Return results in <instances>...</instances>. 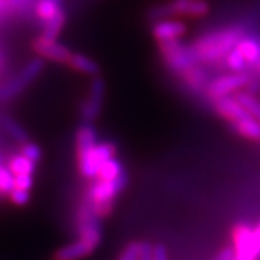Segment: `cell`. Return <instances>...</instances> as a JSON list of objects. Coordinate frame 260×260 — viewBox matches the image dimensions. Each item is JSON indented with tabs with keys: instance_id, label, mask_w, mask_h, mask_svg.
<instances>
[{
	"instance_id": "cell-28",
	"label": "cell",
	"mask_w": 260,
	"mask_h": 260,
	"mask_svg": "<svg viewBox=\"0 0 260 260\" xmlns=\"http://www.w3.org/2000/svg\"><path fill=\"white\" fill-rule=\"evenodd\" d=\"M23 156H26L30 160H34L35 164L41 162L42 160V149L38 146L37 143L34 142H26L23 145H20V150H19Z\"/></svg>"
},
{
	"instance_id": "cell-35",
	"label": "cell",
	"mask_w": 260,
	"mask_h": 260,
	"mask_svg": "<svg viewBox=\"0 0 260 260\" xmlns=\"http://www.w3.org/2000/svg\"><path fill=\"white\" fill-rule=\"evenodd\" d=\"M3 61H5V55H3L2 51H0V68H2V65H3Z\"/></svg>"
},
{
	"instance_id": "cell-11",
	"label": "cell",
	"mask_w": 260,
	"mask_h": 260,
	"mask_svg": "<svg viewBox=\"0 0 260 260\" xmlns=\"http://www.w3.org/2000/svg\"><path fill=\"white\" fill-rule=\"evenodd\" d=\"M213 107L215 113L223 117L224 120H227L230 124L236 123V121L242 120L244 117L250 116L249 113L246 112V109L243 107L240 103L237 102L236 97H223L213 102Z\"/></svg>"
},
{
	"instance_id": "cell-16",
	"label": "cell",
	"mask_w": 260,
	"mask_h": 260,
	"mask_svg": "<svg viewBox=\"0 0 260 260\" xmlns=\"http://www.w3.org/2000/svg\"><path fill=\"white\" fill-rule=\"evenodd\" d=\"M237 49L249 65V70H254V67L260 62V35L249 34L237 44Z\"/></svg>"
},
{
	"instance_id": "cell-26",
	"label": "cell",
	"mask_w": 260,
	"mask_h": 260,
	"mask_svg": "<svg viewBox=\"0 0 260 260\" xmlns=\"http://www.w3.org/2000/svg\"><path fill=\"white\" fill-rule=\"evenodd\" d=\"M15 188V175L8 167L0 165V195H8Z\"/></svg>"
},
{
	"instance_id": "cell-8",
	"label": "cell",
	"mask_w": 260,
	"mask_h": 260,
	"mask_svg": "<svg viewBox=\"0 0 260 260\" xmlns=\"http://www.w3.org/2000/svg\"><path fill=\"white\" fill-rule=\"evenodd\" d=\"M106 95V83L100 75L91 77L87 97L80 104V117L84 123H93L102 114Z\"/></svg>"
},
{
	"instance_id": "cell-33",
	"label": "cell",
	"mask_w": 260,
	"mask_h": 260,
	"mask_svg": "<svg viewBox=\"0 0 260 260\" xmlns=\"http://www.w3.org/2000/svg\"><path fill=\"white\" fill-rule=\"evenodd\" d=\"M139 260H153V246L149 242H142Z\"/></svg>"
},
{
	"instance_id": "cell-9",
	"label": "cell",
	"mask_w": 260,
	"mask_h": 260,
	"mask_svg": "<svg viewBox=\"0 0 260 260\" xmlns=\"http://www.w3.org/2000/svg\"><path fill=\"white\" fill-rule=\"evenodd\" d=\"M32 49L39 58H42L45 61L64 65L68 64L70 56L73 54V51L65 44H61L58 39L52 41V39H47L41 35L32 42Z\"/></svg>"
},
{
	"instance_id": "cell-4",
	"label": "cell",
	"mask_w": 260,
	"mask_h": 260,
	"mask_svg": "<svg viewBox=\"0 0 260 260\" xmlns=\"http://www.w3.org/2000/svg\"><path fill=\"white\" fill-rule=\"evenodd\" d=\"M210 13V5L205 0H169L149 10L152 22L165 18H204Z\"/></svg>"
},
{
	"instance_id": "cell-6",
	"label": "cell",
	"mask_w": 260,
	"mask_h": 260,
	"mask_svg": "<svg viewBox=\"0 0 260 260\" xmlns=\"http://www.w3.org/2000/svg\"><path fill=\"white\" fill-rule=\"evenodd\" d=\"M250 75L247 73H227L215 77L210 80V83L205 88V95L211 100V103L223 99V97H230L232 94H237L242 91L246 85L250 84Z\"/></svg>"
},
{
	"instance_id": "cell-18",
	"label": "cell",
	"mask_w": 260,
	"mask_h": 260,
	"mask_svg": "<svg viewBox=\"0 0 260 260\" xmlns=\"http://www.w3.org/2000/svg\"><path fill=\"white\" fill-rule=\"evenodd\" d=\"M0 126L6 132V135L19 145H23V143L29 142V135L25 127L18 120H15L13 117H10L8 114L0 116Z\"/></svg>"
},
{
	"instance_id": "cell-34",
	"label": "cell",
	"mask_w": 260,
	"mask_h": 260,
	"mask_svg": "<svg viewBox=\"0 0 260 260\" xmlns=\"http://www.w3.org/2000/svg\"><path fill=\"white\" fill-rule=\"evenodd\" d=\"M153 260H169L168 259L167 247L164 244L153 246Z\"/></svg>"
},
{
	"instance_id": "cell-10",
	"label": "cell",
	"mask_w": 260,
	"mask_h": 260,
	"mask_svg": "<svg viewBox=\"0 0 260 260\" xmlns=\"http://www.w3.org/2000/svg\"><path fill=\"white\" fill-rule=\"evenodd\" d=\"M186 34V25L177 18H165L155 20L152 25V37L156 42L178 41Z\"/></svg>"
},
{
	"instance_id": "cell-7",
	"label": "cell",
	"mask_w": 260,
	"mask_h": 260,
	"mask_svg": "<svg viewBox=\"0 0 260 260\" xmlns=\"http://www.w3.org/2000/svg\"><path fill=\"white\" fill-rule=\"evenodd\" d=\"M117 148L113 142H100L88 153L77 158V165L81 177L85 179H94L99 174V169L109 159L116 158Z\"/></svg>"
},
{
	"instance_id": "cell-3",
	"label": "cell",
	"mask_w": 260,
	"mask_h": 260,
	"mask_svg": "<svg viewBox=\"0 0 260 260\" xmlns=\"http://www.w3.org/2000/svg\"><path fill=\"white\" fill-rule=\"evenodd\" d=\"M44 68H45V59L39 56L28 61L18 74L13 75L8 83L0 85V102L9 103L18 99L29 85L37 81L39 75L42 74Z\"/></svg>"
},
{
	"instance_id": "cell-38",
	"label": "cell",
	"mask_w": 260,
	"mask_h": 260,
	"mask_svg": "<svg viewBox=\"0 0 260 260\" xmlns=\"http://www.w3.org/2000/svg\"><path fill=\"white\" fill-rule=\"evenodd\" d=\"M55 260H59V259H55Z\"/></svg>"
},
{
	"instance_id": "cell-14",
	"label": "cell",
	"mask_w": 260,
	"mask_h": 260,
	"mask_svg": "<svg viewBox=\"0 0 260 260\" xmlns=\"http://www.w3.org/2000/svg\"><path fill=\"white\" fill-rule=\"evenodd\" d=\"M99 143V136L94 129L93 123H84L78 126L75 132V156L80 158L88 153Z\"/></svg>"
},
{
	"instance_id": "cell-1",
	"label": "cell",
	"mask_w": 260,
	"mask_h": 260,
	"mask_svg": "<svg viewBox=\"0 0 260 260\" xmlns=\"http://www.w3.org/2000/svg\"><path fill=\"white\" fill-rule=\"evenodd\" d=\"M247 35L244 25H229L215 28L197 37L189 44L197 64L215 65L224 62V58L232 52L237 44Z\"/></svg>"
},
{
	"instance_id": "cell-27",
	"label": "cell",
	"mask_w": 260,
	"mask_h": 260,
	"mask_svg": "<svg viewBox=\"0 0 260 260\" xmlns=\"http://www.w3.org/2000/svg\"><path fill=\"white\" fill-rule=\"evenodd\" d=\"M142 251V242H130L124 246L120 251L119 257L116 260H139Z\"/></svg>"
},
{
	"instance_id": "cell-25",
	"label": "cell",
	"mask_w": 260,
	"mask_h": 260,
	"mask_svg": "<svg viewBox=\"0 0 260 260\" xmlns=\"http://www.w3.org/2000/svg\"><path fill=\"white\" fill-rule=\"evenodd\" d=\"M224 65L230 73H246L249 71V65L244 61L237 48H234L229 55L224 58Z\"/></svg>"
},
{
	"instance_id": "cell-15",
	"label": "cell",
	"mask_w": 260,
	"mask_h": 260,
	"mask_svg": "<svg viewBox=\"0 0 260 260\" xmlns=\"http://www.w3.org/2000/svg\"><path fill=\"white\" fill-rule=\"evenodd\" d=\"M97 249V246H94L93 243L83 240V239H77L74 243H70L64 247L58 249L55 251V259L59 260H80L87 257L88 254H91Z\"/></svg>"
},
{
	"instance_id": "cell-32",
	"label": "cell",
	"mask_w": 260,
	"mask_h": 260,
	"mask_svg": "<svg viewBox=\"0 0 260 260\" xmlns=\"http://www.w3.org/2000/svg\"><path fill=\"white\" fill-rule=\"evenodd\" d=\"M236 259V251L233 249V246H225L221 250L215 254L214 260H234Z\"/></svg>"
},
{
	"instance_id": "cell-13",
	"label": "cell",
	"mask_w": 260,
	"mask_h": 260,
	"mask_svg": "<svg viewBox=\"0 0 260 260\" xmlns=\"http://www.w3.org/2000/svg\"><path fill=\"white\" fill-rule=\"evenodd\" d=\"M253 230L254 229L246 223H237L233 227L232 246L236 251V259L234 260H244L247 251H249V247H250Z\"/></svg>"
},
{
	"instance_id": "cell-5",
	"label": "cell",
	"mask_w": 260,
	"mask_h": 260,
	"mask_svg": "<svg viewBox=\"0 0 260 260\" xmlns=\"http://www.w3.org/2000/svg\"><path fill=\"white\" fill-rule=\"evenodd\" d=\"M158 49L164 65L172 74L181 75L185 70L197 65L195 56L191 51L189 44L178 41H168V42H158Z\"/></svg>"
},
{
	"instance_id": "cell-37",
	"label": "cell",
	"mask_w": 260,
	"mask_h": 260,
	"mask_svg": "<svg viewBox=\"0 0 260 260\" xmlns=\"http://www.w3.org/2000/svg\"><path fill=\"white\" fill-rule=\"evenodd\" d=\"M2 6H3V0H0V10H2Z\"/></svg>"
},
{
	"instance_id": "cell-19",
	"label": "cell",
	"mask_w": 260,
	"mask_h": 260,
	"mask_svg": "<svg viewBox=\"0 0 260 260\" xmlns=\"http://www.w3.org/2000/svg\"><path fill=\"white\" fill-rule=\"evenodd\" d=\"M67 20H68V15H67L65 9H61L54 18L49 19L47 23L42 25V34H41V37L56 41L58 37H59V34L62 32V29L65 28Z\"/></svg>"
},
{
	"instance_id": "cell-24",
	"label": "cell",
	"mask_w": 260,
	"mask_h": 260,
	"mask_svg": "<svg viewBox=\"0 0 260 260\" xmlns=\"http://www.w3.org/2000/svg\"><path fill=\"white\" fill-rule=\"evenodd\" d=\"M237 99V102L242 104L246 109V112L250 114L251 117H254L256 120L260 121V100L256 99L254 95L249 91H239L234 95Z\"/></svg>"
},
{
	"instance_id": "cell-31",
	"label": "cell",
	"mask_w": 260,
	"mask_h": 260,
	"mask_svg": "<svg viewBox=\"0 0 260 260\" xmlns=\"http://www.w3.org/2000/svg\"><path fill=\"white\" fill-rule=\"evenodd\" d=\"M32 186H34V177H32V175L23 174V175H16V177H15V188L29 191Z\"/></svg>"
},
{
	"instance_id": "cell-2",
	"label": "cell",
	"mask_w": 260,
	"mask_h": 260,
	"mask_svg": "<svg viewBox=\"0 0 260 260\" xmlns=\"http://www.w3.org/2000/svg\"><path fill=\"white\" fill-rule=\"evenodd\" d=\"M127 182H129L127 172L114 181L91 179V184L85 189L84 200L91 205L94 214L100 220H104L109 215H112L114 204H116V198L124 191V188L127 186Z\"/></svg>"
},
{
	"instance_id": "cell-20",
	"label": "cell",
	"mask_w": 260,
	"mask_h": 260,
	"mask_svg": "<svg viewBox=\"0 0 260 260\" xmlns=\"http://www.w3.org/2000/svg\"><path fill=\"white\" fill-rule=\"evenodd\" d=\"M233 129L242 138L250 140H260V121L254 117L247 116L242 120L233 123Z\"/></svg>"
},
{
	"instance_id": "cell-23",
	"label": "cell",
	"mask_w": 260,
	"mask_h": 260,
	"mask_svg": "<svg viewBox=\"0 0 260 260\" xmlns=\"http://www.w3.org/2000/svg\"><path fill=\"white\" fill-rule=\"evenodd\" d=\"M8 168L10 169V172L16 177V175H34L37 171V164L34 160H30L26 156H23L22 153L13 155L8 162Z\"/></svg>"
},
{
	"instance_id": "cell-21",
	"label": "cell",
	"mask_w": 260,
	"mask_h": 260,
	"mask_svg": "<svg viewBox=\"0 0 260 260\" xmlns=\"http://www.w3.org/2000/svg\"><path fill=\"white\" fill-rule=\"evenodd\" d=\"M61 9H64L62 0H38L35 5V15L39 19L41 25L47 23Z\"/></svg>"
},
{
	"instance_id": "cell-36",
	"label": "cell",
	"mask_w": 260,
	"mask_h": 260,
	"mask_svg": "<svg viewBox=\"0 0 260 260\" xmlns=\"http://www.w3.org/2000/svg\"><path fill=\"white\" fill-rule=\"evenodd\" d=\"M254 70H256V73H259V74H260V62L256 65V67H254Z\"/></svg>"
},
{
	"instance_id": "cell-29",
	"label": "cell",
	"mask_w": 260,
	"mask_h": 260,
	"mask_svg": "<svg viewBox=\"0 0 260 260\" xmlns=\"http://www.w3.org/2000/svg\"><path fill=\"white\" fill-rule=\"evenodd\" d=\"M260 257V223L254 227L253 230V237H251L250 247L246 254L244 260H257Z\"/></svg>"
},
{
	"instance_id": "cell-22",
	"label": "cell",
	"mask_w": 260,
	"mask_h": 260,
	"mask_svg": "<svg viewBox=\"0 0 260 260\" xmlns=\"http://www.w3.org/2000/svg\"><path fill=\"white\" fill-rule=\"evenodd\" d=\"M123 174H126V169L123 167L120 160L117 158L109 159L107 162H104L102 168L99 169V174L94 179H100V181H114L117 178H120Z\"/></svg>"
},
{
	"instance_id": "cell-30",
	"label": "cell",
	"mask_w": 260,
	"mask_h": 260,
	"mask_svg": "<svg viewBox=\"0 0 260 260\" xmlns=\"http://www.w3.org/2000/svg\"><path fill=\"white\" fill-rule=\"evenodd\" d=\"M8 197H9V200L13 204L19 205V207L26 205L29 203V200H30L29 191H26V189H19V188H13L12 192Z\"/></svg>"
},
{
	"instance_id": "cell-12",
	"label": "cell",
	"mask_w": 260,
	"mask_h": 260,
	"mask_svg": "<svg viewBox=\"0 0 260 260\" xmlns=\"http://www.w3.org/2000/svg\"><path fill=\"white\" fill-rule=\"evenodd\" d=\"M178 78L184 83V85L191 93L195 94L205 93V88H207V85L210 83L208 73L205 71L204 67L200 64L185 70L182 74L178 75Z\"/></svg>"
},
{
	"instance_id": "cell-17",
	"label": "cell",
	"mask_w": 260,
	"mask_h": 260,
	"mask_svg": "<svg viewBox=\"0 0 260 260\" xmlns=\"http://www.w3.org/2000/svg\"><path fill=\"white\" fill-rule=\"evenodd\" d=\"M67 65L78 74L88 75V77L100 75V65L97 64L93 58H90L85 54H81V52H73Z\"/></svg>"
}]
</instances>
